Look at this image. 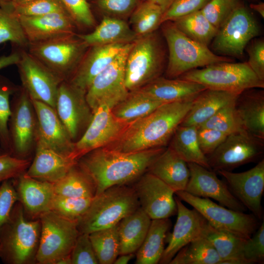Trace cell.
I'll return each mask as SVG.
<instances>
[{"mask_svg":"<svg viewBox=\"0 0 264 264\" xmlns=\"http://www.w3.org/2000/svg\"><path fill=\"white\" fill-rule=\"evenodd\" d=\"M41 233L40 219H28L21 203L14 205L0 230V258L6 264L36 263Z\"/></svg>","mask_w":264,"mask_h":264,"instance_id":"obj_3","label":"cell"},{"mask_svg":"<svg viewBox=\"0 0 264 264\" xmlns=\"http://www.w3.org/2000/svg\"><path fill=\"white\" fill-rule=\"evenodd\" d=\"M171 226L169 218L152 220L147 235L136 251V264H156L164 250V242Z\"/></svg>","mask_w":264,"mask_h":264,"instance_id":"obj_34","label":"cell"},{"mask_svg":"<svg viewBox=\"0 0 264 264\" xmlns=\"http://www.w3.org/2000/svg\"><path fill=\"white\" fill-rule=\"evenodd\" d=\"M11 180H5L0 185V230L8 220L14 205L19 200Z\"/></svg>","mask_w":264,"mask_h":264,"instance_id":"obj_53","label":"cell"},{"mask_svg":"<svg viewBox=\"0 0 264 264\" xmlns=\"http://www.w3.org/2000/svg\"><path fill=\"white\" fill-rule=\"evenodd\" d=\"M243 255L246 264L263 263L264 260V223L259 226L243 246Z\"/></svg>","mask_w":264,"mask_h":264,"instance_id":"obj_48","label":"cell"},{"mask_svg":"<svg viewBox=\"0 0 264 264\" xmlns=\"http://www.w3.org/2000/svg\"><path fill=\"white\" fill-rule=\"evenodd\" d=\"M32 0H13L12 1H10L14 3H23L26 2L27 1H29Z\"/></svg>","mask_w":264,"mask_h":264,"instance_id":"obj_61","label":"cell"},{"mask_svg":"<svg viewBox=\"0 0 264 264\" xmlns=\"http://www.w3.org/2000/svg\"><path fill=\"white\" fill-rule=\"evenodd\" d=\"M205 89L196 82L160 76L138 89L164 104L193 100Z\"/></svg>","mask_w":264,"mask_h":264,"instance_id":"obj_27","label":"cell"},{"mask_svg":"<svg viewBox=\"0 0 264 264\" xmlns=\"http://www.w3.org/2000/svg\"><path fill=\"white\" fill-rule=\"evenodd\" d=\"M6 0V1H12L13 0Z\"/></svg>","mask_w":264,"mask_h":264,"instance_id":"obj_62","label":"cell"},{"mask_svg":"<svg viewBox=\"0 0 264 264\" xmlns=\"http://www.w3.org/2000/svg\"><path fill=\"white\" fill-rule=\"evenodd\" d=\"M32 159H20L6 153L0 155V183L13 179L24 174Z\"/></svg>","mask_w":264,"mask_h":264,"instance_id":"obj_49","label":"cell"},{"mask_svg":"<svg viewBox=\"0 0 264 264\" xmlns=\"http://www.w3.org/2000/svg\"><path fill=\"white\" fill-rule=\"evenodd\" d=\"M239 94L206 88L193 100L180 125L199 128L220 109L234 101Z\"/></svg>","mask_w":264,"mask_h":264,"instance_id":"obj_30","label":"cell"},{"mask_svg":"<svg viewBox=\"0 0 264 264\" xmlns=\"http://www.w3.org/2000/svg\"><path fill=\"white\" fill-rule=\"evenodd\" d=\"M259 33L253 16L240 3L218 29L212 41V51L220 56L242 58L246 45Z\"/></svg>","mask_w":264,"mask_h":264,"instance_id":"obj_12","label":"cell"},{"mask_svg":"<svg viewBox=\"0 0 264 264\" xmlns=\"http://www.w3.org/2000/svg\"><path fill=\"white\" fill-rule=\"evenodd\" d=\"M129 123L117 118L108 107H99L93 112L82 136L74 143L73 157L78 160L87 153L107 145L119 135Z\"/></svg>","mask_w":264,"mask_h":264,"instance_id":"obj_18","label":"cell"},{"mask_svg":"<svg viewBox=\"0 0 264 264\" xmlns=\"http://www.w3.org/2000/svg\"><path fill=\"white\" fill-rule=\"evenodd\" d=\"M140 207L133 186L115 185L95 196L77 221L80 233L90 234L118 224Z\"/></svg>","mask_w":264,"mask_h":264,"instance_id":"obj_4","label":"cell"},{"mask_svg":"<svg viewBox=\"0 0 264 264\" xmlns=\"http://www.w3.org/2000/svg\"><path fill=\"white\" fill-rule=\"evenodd\" d=\"M118 223L89 234V239L100 264H113L120 255Z\"/></svg>","mask_w":264,"mask_h":264,"instance_id":"obj_40","label":"cell"},{"mask_svg":"<svg viewBox=\"0 0 264 264\" xmlns=\"http://www.w3.org/2000/svg\"><path fill=\"white\" fill-rule=\"evenodd\" d=\"M209 0H175L163 13L162 23L201 10Z\"/></svg>","mask_w":264,"mask_h":264,"instance_id":"obj_52","label":"cell"},{"mask_svg":"<svg viewBox=\"0 0 264 264\" xmlns=\"http://www.w3.org/2000/svg\"><path fill=\"white\" fill-rule=\"evenodd\" d=\"M32 100L38 118L37 143L75 159L73 156L74 142L56 110L42 102Z\"/></svg>","mask_w":264,"mask_h":264,"instance_id":"obj_21","label":"cell"},{"mask_svg":"<svg viewBox=\"0 0 264 264\" xmlns=\"http://www.w3.org/2000/svg\"><path fill=\"white\" fill-rule=\"evenodd\" d=\"M233 195L257 219L263 217L262 198L264 190V159L252 168L241 173L220 170Z\"/></svg>","mask_w":264,"mask_h":264,"instance_id":"obj_19","label":"cell"},{"mask_svg":"<svg viewBox=\"0 0 264 264\" xmlns=\"http://www.w3.org/2000/svg\"><path fill=\"white\" fill-rule=\"evenodd\" d=\"M13 179L18 201L28 219H39L44 213L50 211L55 195L53 183L34 179L24 173Z\"/></svg>","mask_w":264,"mask_h":264,"instance_id":"obj_24","label":"cell"},{"mask_svg":"<svg viewBox=\"0 0 264 264\" xmlns=\"http://www.w3.org/2000/svg\"><path fill=\"white\" fill-rule=\"evenodd\" d=\"M129 44L90 46L67 81L86 92L93 79L109 66Z\"/></svg>","mask_w":264,"mask_h":264,"instance_id":"obj_23","label":"cell"},{"mask_svg":"<svg viewBox=\"0 0 264 264\" xmlns=\"http://www.w3.org/2000/svg\"><path fill=\"white\" fill-rule=\"evenodd\" d=\"M227 136L220 131L210 128L200 127L197 130L199 147L206 156L212 154L223 142Z\"/></svg>","mask_w":264,"mask_h":264,"instance_id":"obj_54","label":"cell"},{"mask_svg":"<svg viewBox=\"0 0 264 264\" xmlns=\"http://www.w3.org/2000/svg\"><path fill=\"white\" fill-rule=\"evenodd\" d=\"M17 65L22 88L30 98L42 102L55 110L59 87L64 80L29 53H21Z\"/></svg>","mask_w":264,"mask_h":264,"instance_id":"obj_16","label":"cell"},{"mask_svg":"<svg viewBox=\"0 0 264 264\" xmlns=\"http://www.w3.org/2000/svg\"><path fill=\"white\" fill-rule=\"evenodd\" d=\"M163 104L137 89L129 91L111 111L119 119L131 122L149 114Z\"/></svg>","mask_w":264,"mask_h":264,"instance_id":"obj_37","label":"cell"},{"mask_svg":"<svg viewBox=\"0 0 264 264\" xmlns=\"http://www.w3.org/2000/svg\"><path fill=\"white\" fill-rule=\"evenodd\" d=\"M13 96L8 122L10 154L20 159H32L38 141L36 111L23 88H18Z\"/></svg>","mask_w":264,"mask_h":264,"instance_id":"obj_8","label":"cell"},{"mask_svg":"<svg viewBox=\"0 0 264 264\" xmlns=\"http://www.w3.org/2000/svg\"><path fill=\"white\" fill-rule=\"evenodd\" d=\"M221 261L211 243L200 236L183 247L169 264H220Z\"/></svg>","mask_w":264,"mask_h":264,"instance_id":"obj_38","label":"cell"},{"mask_svg":"<svg viewBox=\"0 0 264 264\" xmlns=\"http://www.w3.org/2000/svg\"><path fill=\"white\" fill-rule=\"evenodd\" d=\"M262 89L242 91L238 95L235 107L243 130L264 140V91Z\"/></svg>","mask_w":264,"mask_h":264,"instance_id":"obj_28","label":"cell"},{"mask_svg":"<svg viewBox=\"0 0 264 264\" xmlns=\"http://www.w3.org/2000/svg\"><path fill=\"white\" fill-rule=\"evenodd\" d=\"M120 256L116 258L113 264H128L134 256V253L125 254L119 255Z\"/></svg>","mask_w":264,"mask_h":264,"instance_id":"obj_58","label":"cell"},{"mask_svg":"<svg viewBox=\"0 0 264 264\" xmlns=\"http://www.w3.org/2000/svg\"><path fill=\"white\" fill-rule=\"evenodd\" d=\"M18 88L7 78L0 75V145L3 153L10 154L8 131L11 114L10 98Z\"/></svg>","mask_w":264,"mask_h":264,"instance_id":"obj_42","label":"cell"},{"mask_svg":"<svg viewBox=\"0 0 264 264\" xmlns=\"http://www.w3.org/2000/svg\"><path fill=\"white\" fill-rule=\"evenodd\" d=\"M71 264H99L89 234L80 233L70 253Z\"/></svg>","mask_w":264,"mask_h":264,"instance_id":"obj_50","label":"cell"},{"mask_svg":"<svg viewBox=\"0 0 264 264\" xmlns=\"http://www.w3.org/2000/svg\"><path fill=\"white\" fill-rule=\"evenodd\" d=\"M152 1L160 7L164 13L171 5L175 0H146Z\"/></svg>","mask_w":264,"mask_h":264,"instance_id":"obj_59","label":"cell"},{"mask_svg":"<svg viewBox=\"0 0 264 264\" xmlns=\"http://www.w3.org/2000/svg\"><path fill=\"white\" fill-rule=\"evenodd\" d=\"M175 198L177 206L176 221L160 264H169L183 247L202 236L204 227L207 222L196 210L188 208L177 197Z\"/></svg>","mask_w":264,"mask_h":264,"instance_id":"obj_22","label":"cell"},{"mask_svg":"<svg viewBox=\"0 0 264 264\" xmlns=\"http://www.w3.org/2000/svg\"><path fill=\"white\" fill-rule=\"evenodd\" d=\"M198 128L179 125L170 141L169 147L187 163H193L211 170L201 150L197 136Z\"/></svg>","mask_w":264,"mask_h":264,"instance_id":"obj_35","label":"cell"},{"mask_svg":"<svg viewBox=\"0 0 264 264\" xmlns=\"http://www.w3.org/2000/svg\"><path fill=\"white\" fill-rule=\"evenodd\" d=\"M128 44L114 61L92 81L86 91L87 101L94 112L100 106L110 109L128 95L125 81V64L132 44Z\"/></svg>","mask_w":264,"mask_h":264,"instance_id":"obj_13","label":"cell"},{"mask_svg":"<svg viewBox=\"0 0 264 264\" xmlns=\"http://www.w3.org/2000/svg\"><path fill=\"white\" fill-rule=\"evenodd\" d=\"M92 199L55 195L50 211L66 219L77 222L88 209Z\"/></svg>","mask_w":264,"mask_h":264,"instance_id":"obj_45","label":"cell"},{"mask_svg":"<svg viewBox=\"0 0 264 264\" xmlns=\"http://www.w3.org/2000/svg\"><path fill=\"white\" fill-rule=\"evenodd\" d=\"M30 44L29 53L64 80L71 76L88 47L73 34Z\"/></svg>","mask_w":264,"mask_h":264,"instance_id":"obj_10","label":"cell"},{"mask_svg":"<svg viewBox=\"0 0 264 264\" xmlns=\"http://www.w3.org/2000/svg\"><path fill=\"white\" fill-rule=\"evenodd\" d=\"M193 100L162 104L149 114L129 123L116 138L103 147L126 153L165 147Z\"/></svg>","mask_w":264,"mask_h":264,"instance_id":"obj_2","label":"cell"},{"mask_svg":"<svg viewBox=\"0 0 264 264\" xmlns=\"http://www.w3.org/2000/svg\"><path fill=\"white\" fill-rule=\"evenodd\" d=\"M21 54L14 52L8 55L0 57V69L7 66L17 65L20 61Z\"/></svg>","mask_w":264,"mask_h":264,"instance_id":"obj_57","label":"cell"},{"mask_svg":"<svg viewBox=\"0 0 264 264\" xmlns=\"http://www.w3.org/2000/svg\"><path fill=\"white\" fill-rule=\"evenodd\" d=\"M147 172L160 179L175 193L185 190L190 177L187 163L169 147L153 161Z\"/></svg>","mask_w":264,"mask_h":264,"instance_id":"obj_29","label":"cell"},{"mask_svg":"<svg viewBox=\"0 0 264 264\" xmlns=\"http://www.w3.org/2000/svg\"><path fill=\"white\" fill-rule=\"evenodd\" d=\"M60 0L74 22L87 27L95 25V19L87 0Z\"/></svg>","mask_w":264,"mask_h":264,"instance_id":"obj_51","label":"cell"},{"mask_svg":"<svg viewBox=\"0 0 264 264\" xmlns=\"http://www.w3.org/2000/svg\"><path fill=\"white\" fill-rule=\"evenodd\" d=\"M41 233L36 256L38 264H58L70 257L80 234L77 222L66 219L52 211L40 218Z\"/></svg>","mask_w":264,"mask_h":264,"instance_id":"obj_9","label":"cell"},{"mask_svg":"<svg viewBox=\"0 0 264 264\" xmlns=\"http://www.w3.org/2000/svg\"><path fill=\"white\" fill-rule=\"evenodd\" d=\"M86 93L67 80L62 82L58 90L55 110L74 143L82 136L93 116Z\"/></svg>","mask_w":264,"mask_h":264,"instance_id":"obj_15","label":"cell"},{"mask_svg":"<svg viewBox=\"0 0 264 264\" xmlns=\"http://www.w3.org/2000/svg\"><path fill=\"white\" fill-rule=\"evenodd\" d=\"M236 99L220 109L200 127L213 129L227 135L245 132L235 110Z\"/></svg>","mask_w":264,"mask_h":264,"instance_id":"obj_46","label":"cell"},{"mask_svg":"<svg viewBox=\"0 0 264 264\" xmlns=\"http://www.w3.org/2000/svg\"><path fill=\"white\" fill-rule=\"evenodd\" d=\"M163 12L157 4L144 0L132 12L130 23L137 37L154 32L162 24Z\"/></svg>","mask_w":264,"mask_h":264,"instance_id":"obj_41","label":"cell"},{"mask_svg":"<svg viewBox=\"0 0 264 264\" xmlns=\"http://www.w3.org/2000/svg\"><path fill=\"white\" fill-rule=\"evenodd\" d=\"M77 160L37 143L34 157L24 173L34 179L54 183L62 179Z\"/></svg>","mask_w":264,"mask_h":264,"instance_id":"obj_26","label":"cell"},{"mask_svg":"<svg viewBox=\"0 0 264 264\" xmlns=\"http://www.w3.org/2000/svg\"><path fill=\"white\" fill-rule=\"evenodd\" d=\"M55 195L93 198L96 187L91 178L77 163L60 180L53 183Z\"/></svg>","mask_w":264,"mask_h":264,"instance_id":"obj_36","label":"cell"},{"mask_svg":"<svg viewBox=\"0 0 264 264\" xmlns=\"http://www.w3.org/2000/svg\"><path fill=\"white\" fill-rule=\"evenodd\" d=\"M172 22L188 37L207 46L210 44L218 30L208 21L200 10Z\"/></svg>","mask_w":264,"mask_h":264,"instance_id":"obj_39","label":"cell"},{"mask_svg":"<svg viewBox=\"0 0 264 264\" xmlns=\"http://www.w3.org/2000/svg\"><path fill=\"white\" fill-rule=\"evenodd\" d=\"M139 0H97L98 6L104 12L115 16H124L134 11Z\"/></svg>","mask_w":264,"mask_h":264,"instance_id":"obj_56","label":"cell"},{"mask_svg":"<svg viewBox=\"0 0 264 264\" xmlns=\"http://www.w3.org/2000/svg\"><path fill=\"white\" fill-rule=\"evenodd\" d=\"M177 78L198 83L206 88L240 94L250 88H264L247 62H221L190 70Z\"/></svg>","mask_w":264,"mask_h":264,"instance_id":"obj_7","label":"cell"},{"mask_svg":"<svg viewBox=\"0 0 264 264\" xmlns=\"http://www.w3.org/2000/svg\"><path fill=\"white\" fill-rule=\"evenodd\" d=\"M187 164L190 177L184 191L195 196L212 198L235 211H246L247 209L233 195L227 185L214 172L196 163Z\"/></svg>","mask_w":264,"mask_h":264,"instance_id":"obj_20","label":"cell"},{"mask_svg":"<svg viewBox=\"0 0 264 264\" xmlns=\"http://www.w3.org/2000/svg\"><path fill=\"white\" fill-rule=\"evenodd\" d=\"M16 16L29 44L74 33V21L66 13L39 16Z\"/></svg>","mask_w":264,"mask_h":264,"instance_id":"obj_25","label":"cell"},{"mask_svg":"<svg viewBox=\"0 0 264 264\" xmlns=\"http://www.w3.org/2000/svg\"><path fill=\"white\" fill-rule=\"evenodd\" d=\"M165 57L164 49L155 31L133 42L125 64V81L129 91L137 90L160 77Z\"/></svg>","mask_w":264,"mask_h":264,"instance_id":"obj_6","label":"cell"},{"mask_svg":"<svg viewBox=\"0 0 264 264\" xmlns=\"http://www.w3.org/2000/svg\"><path fill=\"white\" fill-rule=\"evenodd\" d=\"M175 194L181 200L192 206L217 229L248 239L259 226V220L252 214L229 209L208 198L195 196L185 191H177Z\"/></svg>","mask_w":264,"mask_h":264,"instance_id":"obj_11","label":"cell"},{"mask_svg":"<svg viewBox=\"0 0 264 264\" xmlns=\"http://www.w3.org/2000/svg\"><path fill=\"white\" fill-rule=\"evenodd\" d=\"M161 24L169 51L165 71L167 78H177L190 70L216 63L233 62V59L217 55L208 46L188 37L172 21Z\"/></svg>","mask_w":264,"mask_h":264,"instance_id":"obj_5","label":"cell"},{"mask_svg":"<svg viewBox=\"0 0 264 264\" xmlns=\"http://www.w3.org/2000/svg\"><path fill=\"white\" fill-rule=\"evenodd\" d=\"M202 236L207 239L215 248L221 260L220 264H246L243 249L247 239L217 229L208 222L204 227Z\"/></svg>","mask_w":264,"mask_h":264,"instance_id":"obj_33","label":"cell"},{"mask_svg":"<svg viewBox=\"0 0 264 264\" xmlns=\"http://www.w3.org/2000/svg\"><path fill=\"white\" fill-rule=\"evenodd\" d=\"M2 153H3L2 152H1L0 151V155Z\"/></svg>","mask_w":264,"mask_h":264,"instance_id":"obj_63","label":"cell"},{"mask_svg":"<svg viewBox=\"0 0 264 264\" xmlns=\"http://www.w3.org/2000/svg\"><path fill=\"white\" fill-rule=\"evenodd\" d=\"M151 219L140 207L118 223L120 255L135 253L147 235Z\"/></svg>","mask_w":264,"mask_h":264,"instance_id":"obj_32","label":"cell"},{"mask_svg":"<svg viewBox=\"0 0 264 264\" xmlns=\"http://www.w3.org/2000/svg\"><path fill=\"white\" fill-rule=\"evenodd\" d=\"M251 41L245 47L248 55L247 62L257 77L264 81V41L262 39Z\"/></svg>","mask_w":264,"mask_h":264,"instance_id":"obj_55","label":"cell"},{"mask_svg":"<svg viewBox=\"0 0 264 264\" xmlns=\"http://www.w3.org/2000/svg\"><path fill=\"white\" fill-rule=\"evenodd\" d=\"M165 149L126 153L101 147L81 156L77 164L93 181L96 196L110 187L135 182Z\"/></svg>","mask_w":264,"mask_h":264,"instance_id":"obj_1","label":"cell"},{"mask_svg":"<svg viewBox=\"0 0 264 264\" xmlns=\"http://www.w3.org/2000/svg\"><path fill=\"white\" fill-rule=\"evenodd\" d=\"M240 3L239 0H209L200 10L208 21L219 29Z\"/></svg>","mask_w":264,"mask_h":264,"instance_id":"obj_47","label":"cell"},{"mask_svg":"<svg viewBox=\"0 0 264 264\" xmlns=\"http://www.w3.org/2000/svg\"><path fill=\"white\" fill-rule=\"evenodd\" d=\"M6 42L20 46L29 44L18 17L0 0V44Z\"/></svg>","mask_w":264,"mask_h":264,"instance_id":"obj_43","label":"cell"},{"mask_svg":"<svg viewBox=\"0 0 264 264\" xmlns=\"http://www.w3.org/2000/svg\"><path fill=\"white\" fill-rule=\"evenodd\" d=\"M88 47L112 44H127L134 42L137 36L124 20L104 17L100 23L91 33L78 35Z\"/></svg>","mask_w":264,"mask_h":264,"instance_id":"obj_31","label":"cell"},{"mask_svg":"<svg viewBox=\"0 0 264 264\" xmlns=\"http://www.w3.org/2000/svg\"><path fill=\"white\" fill-rule=\"evenodd\" d=\"M132 186L140 207L151 220L169 218L177 213L175 192L152 174L144 173Z\"/></svg>","mask_w":264,"mask_h":264,"instance_id":"obj_17","label":"cell"},{"mask_svg":"<svg viewBox=\"0 0 264 264\" xmlns=\"http://www.w3.org/2000/svg\"><path fill=\"white\" fill-rule=\"evenodd\" d=\"M250 7L258 13L260 16L264 18V3L261 2L258 3H251L250 4Z\"/></svg>","mask_w":264,"mask_h":264,"instance_id":"obj_60","label":"cell"},{"mask_svg":"<svg viewBox=\"0 0 264 264\" xmlns=\"http://www.w3.org/2000/svg\"><path fill=\"white\" fill-rule=\"evenodd\" d=\"M264 140L245 132L229 134L211 154L207 155L210 168L214 171H231L235 168L255 162L262 157Z\"/></svg>","mask_w":264,"mask_h":264,"instance_id":"obj_14","label":"cell"},{"mask_svg":"<svg viewBox=\"0 0 264 264\" xmlns=\"http://www.w3.org/2000/svg\"><path fill=\"white\" fill-rule=\"evenodd\" d=\"M1 0L18 16H39L57 13H68L60 0H32L21 3Z\"/></svg>","mask_w":264,"mask_h":264,"instance_id":"obj_44","label":"cell"}]
</instances>
